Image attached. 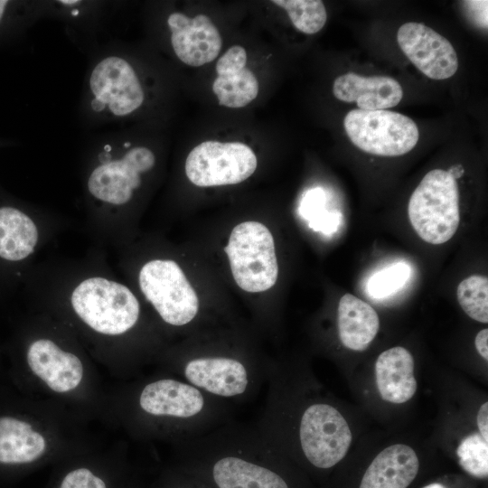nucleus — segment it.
<instances>
[{"label": "nucleus", "instance_id": "c85d7f7f", "mask_svg": "<svg viewBox=\"0 0 488 488\" xmlns=\"http://www.w3.org/2000/svg\"><path fill=\"white\" fill-rule=\"evenodd\" d=\"M473 19L482 27L487 28V1L464 2Z\"/></svg>", "mask_w": 488, "mask_h": 488}, {"label": "nucleus", "instance_id": "c756f323", "mask_svg": "<svg viewBox=\"0 0 488 488\" xmlns=\"http://www.w3.org/2000/svg\"><path fill=\"white\" fill-rule=\"evenodd\" d=\"M476 422L480 435L483 438L488 441V403L484 402L480 407L477 416Z\"/></svg>", "mask_w": 488, "mask_h": 488}, {"label": "nucleus", "instance_id": "20e7f679", "mask_svg": "<svg viewBox=\"0 0 488 488\" xmlns=\"http://www.w3.org/2000/svg\"><path fill=\"white\" fill-rule=\"evenodd\" d=\"M352 143L361 151L379 156H399L411 151L419 137L416 123L389 110L349 111L343 121Z\"/></svg>", "mask_w": 488, "mask_h": 488}, {"label": "nucleus", "instance_id": "cd10ccee", "mask_svg": "<svg viewBox=\"0 0 488 488\" xmlns=\"http://www.w3.org/2000/svg\"><path fill=\"white\" fill-rule=\"evenodd\" d=\"M247 53L243 47L234 45L227 50L216 63L218 76L237 73L246 67Z\"/></svg>", "mask_w": 488, "mask_h": 488}, {"label": "nucleus", "instance_id": "bb28decb", "mask_svg": "<svg viewBox=\"0 0 488 488\" xmlns=\"http://www.w3.org/2000/svg\"><path fill=\"white\" fill-rule=\"evenodd\" d=\"M456 454L460 466L470 475L486 478L488 475V441L479 434H471L464 437Z\"/></svg>", "mask_w": 488, "mask_h": 488}, {"label": "nucleus", "instance_id": "5701e85b", "mask_svg": "<svg viewBox=\"0 0 488 488\" xmlns=\"http://www.w3.org/2000/svg\"><path fill=\"white\" fill-rule=\"evenodd\" d=\"M326 197L322 188H314L304 195L299 212L301 216L308 221V225L315 231H320L326 235L334 233L341 223V212L328 211L325 208Z\"/></svg>", "mask_w": 488, "mask_h": 488}, {"label": "nucleus", "instance_id": "7c9ffc66", "mask_svg": "<svg viewBox=\"0 0 488 488\" xmlns=\"http://www.w3.org/2000/svg\"><path fill=\"white\" fill-rule=\"evenodd\" d=\"M475 348L480 353V355L484 359L488 360V329L481 330L475 337L474 340Z\"/></svg>", "mask_w": 488, "mask_h": 488}, {"label": "nucleus", "instance_id": "7ed1b4c3", "mask_svg": "<svg viewBox=\"0 0 488 488\" xmlns=\"http://www.w3.org/2000/svg\"><path fill=\"white\" fill-rule=\"evenodd\" d=\"M237 285L249 293L271 288L277 282L278 265L274 239L258 221H244L231 231L224 248Z\"/></svg>", "mask_w": 488, "mask_h": 488}, {"label": "nucleus", "instance_id": "9b49d317", "mask_svg": "<svg viewBox=\"0 0 488 488\" xmlns=\"http://www.w3.org/2000/svg\"><path fill=\"white\" fill-rule=\"evenodd\" d=\"M171 43L183 63L199 67L212 61L221 48V37L211 20L198 14L193 18L183 13H172L167 19Z\"/></svg>", "mask_w": 488, "mask_h": 488}, {"label": "nucleus", "instance_id": "6ab92c4d", "mask_svg": "<svg viewBox=\"0 0 488 488\" xmlns=\"http://www.w3.org/2000/svg\"><path fill=\"white\" fill-rule=\"evenodd\" d=\"M45 439L28 422L0 418V464L24 465L36 461L45 451Z\"/></svg>", "mask_w": 488, "mask_h": 488}, {"label": "nucleus", "instance_id": "aec40b11", "mask_svg": "<svg viewBox=\"0 0 488 488\" xmlns=\"http://www.w3.org/2000/svg\"><path fill=\"white\" fill-rule=\"evenodd\" d=\"M212 476L219 488H288L277 473L236 456L218 460Z\"/></svg>", "mask_w": 488, "mask_h": 488}, {"label": "nucleus", "instance_id": "2f4dec72", "mask_svg": "<svg viewBox=\"0 0 488 488\" xmlns=\"http://www.w3.org/2000/svg\"><path fill=\"white\" fill-rule=\"evenodd\" d=\"M7 5H8V1L0 0V21L5 14Z\"/></svg>", "mask_w": 488, "mask_h": 488}, {"label": "nucleus", "instance_id": "a878e982", "mask_svg": "<svg viewBox=\"0 0 488 488\" xmlns=\"http://www.w3.org/2000/svg\"><path fill=\"white\" fill-rule=\"evenodd\" d=\"M411 276V267L404 262H396L373 274L368 280L366 290L370 296L381 299L401 290Z\"/></svg>", "mask_w": 488, "mask_h": 488}, {"label": "nucleus", "instance_id": "dca6fc26", "mask_svg": "<svg viewBox=\"0 0 488 488\" xmlns=\"http://www.w3.org/2000/svg\"><path fill=\"white\" fill-rule=\"evenodd\" d=\"M375 378L379 393L387 402L405 403L418 389L413 356L401 346L392 347L379 355L375 363Z\"/></svg>", "mask_w": 488, "mask_h": 488}, {"label": "nucleus", "instance_id": "ddd939ff", "mask_svg": "<svg viewBox=\"0 0 488 488\" xmlns=\"http://www.w3.org/2000/svg\"><path fill=\"white\" fill-rule=\"evenodd\" d=\"M184 376L191 385L221 397L241 395L249 385L246 367L226 357L193 359L185 365Z\"/></svg>", "mask_w": 488, "mask_h": 488}, {"label": "nucleus", "instance_id": "f257e3e1", "mask_svg": "<svg viewBox=\"0 0 488 488\" xmlns=\"http://www.w3.org/2000/svg\"><path fill=\"white\" fill-rule=\"evenodd\" d=\"M408 214L417 234L430 244H443L456 232L460 222L459 193L448 171L428 172L410 196Z\"/></svg>", "mask_w": 488, "mask_h": 488}, {"label": "nucleus", "instance_id": "412c9836", "mask_svg": "<svg viewBox=\"0 0 488 488\" xmlns=\"http://www.w3.org/2000/svg\"><path fill=\"white\" fill-rule=\"evenodd\" d=\"M38 241V230L24 212L13 207L0 208V257L11 261L27 258Z\"/></svg>", "mask_w": 488, "mask_h": 488}, {"label": "nucleus", "instance_id": "a211bd4d", "mask_svg": "<svg viewBox=\"0 0 488 488\" xmlns=\"http://www.w3.org/2000/svg\"><path fill=\"white\" fill-rule=\"evenodd\" d=\"M337 324L343 345L361 352L376 337L380 320L376 311L366 302L352 294L343 295L338 305Z\"/></svg>", "mask_w": 488, "mask_h": 488}, {"label": "nucleus", "instance_id": "39448f33", "mask_svg": "<svg viewBox=\"0 0 488 488\" xmlns=\"http://www.w3.org/2000/svg\"><path fill=\"white\" fill-rule=\"evenodd\" d=\"M139 286L162 319L172 325L190 323L199 309L198 296L179 265L154 259L139 272Z\"/></svg>", "mask_w": 488, "mask_h": 488}, {"label": "nucleus", "instance_id": "f8f14e48", "mask_svg": "<svg viewBox=\"0 0 488 488\" xmlns=\"http://www.w3.org/2000/svg\"><path fill=\"white\" fill-rule=\"evenodd\" d=\"M27 362L37 377L60 393L75 389L83 376L80 360L48 339L36 340L29 346Z\"/></svg>", "mask_w": 488, "mask_h": 488}, {"label": "nucleus", "instance_id": "6e6552de", "mask_svg": "<svg viewBox=\"0 0 488 488\" xmlns=\"http://www.w3.org/2000/svg\"><path fill=\"white\" fill-rule=\"evenodd\" d=\"M126 151L114 157L104 150L99 164L91 172L88 180L90 194L103 202L123 205L133 196L142 182V174L150 171L155 163L154 153L145 146L124 144Z\"/></svg>", "mask_w": 488, "mask_h": 488}, {"label": "nucleus", "instance_id": "9d476101", "mask_svg": "<svg viewBox=\"0 0 488 488\" xmlns=\"http://www.w3.org/2000/svg\"><path fill=\"white\" fill-rule=\"evenodd\" d=\"M397 41L408 59L427 77L440 80L456 72L458 59L453 45L424 23L402 24Z\"/></svg>", "mask_w": 488, "mask_h": 488}, {"label": "nucleus", "instance_id": "b1692460", "mask_svg": "<svg viewBox=\"0 0 488 488\" xmlns=\"http://www.w3.org/2000/svg\"><path fill=\"white\" fill-rule=\"evenodd\" d=\"M272 3L285 9L294 26L305 34L318 33L326 23V10L320 0H273Z\"/></svg>", "mask_w": 488, "mask_h": 488}, {"label": "nucleus", "instance_id": "f03ea898", "mask_svg": "<svg viewBox=\"0 0 488 488\" xmlns=\"http://www.w3.org/2000/svg\"><path fill=\"white\" fill-rule=\"evenodd\" d=\"M70 303L77 315L94 331L107 335L127 332L136 323L140 306L126 286L104 277H89L73 290Z\"/></svg>", "mask_w": 488, "mask_h": 488}, {"label": "nucleus", "instance_id": "2eb2a0df", "mask_svg": "<svg viewBox=\"0 0 488 488\" xmlns=\"http://www.w3.org/2000/svg\"><path fill=\"white\" fill-rule=\"evenodd\" d=\"M139 404L144 411L154 416L187 418L202 410L204 399L202 392L191 384L164 379L143 389Z\"/></svg>", "mask_w": 488, "mask_h": 488}, {"label": "nucleus", "instance_id": "393cba45", "mask_svg": "<svg viewBox=\"0 0 488 488\" xmlns=\"http://www.w3.org/2000/svg\"><path fill=\"white\" fill-rule=\"evenodd\" d=\"M456 296L464 312L472 319L488 322V279L480 275L471 276L457 286Z\"/></svg>", "mask_w": 488, "mask_h": 488}, {"label": "nucleus", "instance_id": "423d86ee", "mask_svg": "<svg viewBox=\"0 0 488 488\" xmlns=\"http://www.w3.org/2000/svg\"><path fill=\"white\" fill-rule=\"evenodd\" d=\"M253 150L240 142L205 141L192 148L185 161V174L196 186L239 183L257 168Z\"/></svg>", "mask_w": 488, "mask_h": 488}, {"label": "nucleus", "instance_id": "f3484780", "mask_svg": "<svg viewBox=\"0 0 488 488\" xmlns=\"http://www.w3.org/2000/svg\"><path fill=\"white\" fill-rule=\"evenodd\" d=\"M418 457L407 445L396 444L380 452L361 481L360 488H408L418 474Z\"/></svg>", "mask_w": 488, "mask_h": 488}, {"label": "nucleus", "instance_id": "4be33fe9", "mask_svg": "<svg viewBox=\"0 0 488 488\" xmlns=\"http://www.w3.org/2000/svg\"><path fill=\"white\" fill-rule=\"evenodd\" d=\"M212 90L220 105L238 108L254 100L258 94V82L254 73L245 68L242 70L224 76H218Z\"/></svg>", "mask_w": 488, "mask_h": 488}, {"label": "nucleus", "instance_id": "1a4fd4ad", "mask_svg": "<svg viewBox=\"0 0 488 488\" xmlns=\"http://www.w3.org/2000/svg\"><path fill=\"white\" fill-rule=\"evenodd\" d=\"M299 438L306 459L315 467L327 469L346 455L352 434L347 421L334 407L317 403L305 410Z\"/></svg>", "mask_w": 488, "mask_h": 488}, {"label": "nucleus", "instance_id": "473e14b6", "mask_svg": "<svg viewBox=\"0 0 488 488\" xmlns=\"http://www.w3.org/2000/svg\"><path fill=\"white\" fill-rule=\"evenodd\" d=\"M422 488H446L444 484L442 483H430V484H427Z\"/></svg>", "mask_w": 488, "mask_h": 488}, {"label": "nucleus", "instance_id": "4468645a", "mask_svg": "<svg viewBox=\"0 0 488 488\" xmlns=\"http://www.w3.org/2000/svg\"><path fill=\"white\" fill-rule=\"evenodd\" d=\"M333 93L344 102H355L361 110H383L398 105L402 97L400 84L388 76L364 77L349 72L337 77Z\"/></svg>", "mask_w": 488, "mask_h": 488}, {"label": "nucleus", "instance_id": "0eeeda50", "mask_svg": "<svg viewBox=\"0 0 488 488\" xmlns=\"http://www.w3.org/2000/svg\"><path fill=\"white\" fill-rule=\"evenodd\" d=\"M90 108L112 117H127L145 101V91L134 67L119 56H108L93 68L89 79Z\"/></svg>", "mask_w": 488, "mask_h": 488}]
</instances>
